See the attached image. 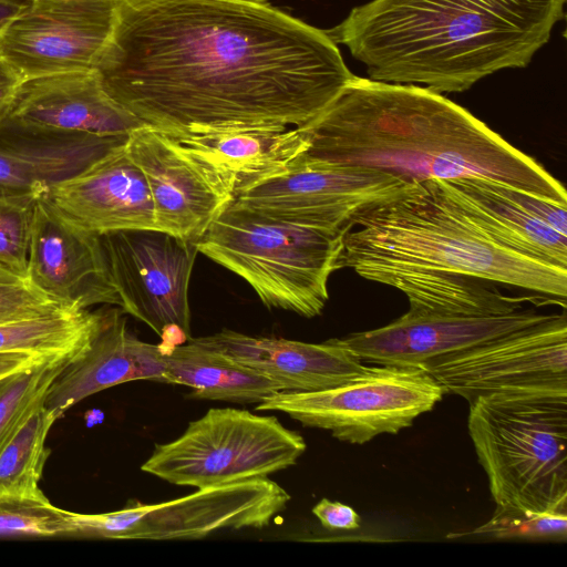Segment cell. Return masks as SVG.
<instances>
[{"instance_id": "cell-1", "label": "cell", "mask_w": 567, "mask_h": 567, "mask_svg": "<svg viewBox=\"0 0 567 567\" xmlns=\"http://www.w3.org/2000/svg\"><path fill=\"white\" fill-rule=\"evenodd\" d=\"M95 71L166 134L299 127L353 79L337 43L267 0H120Z\"/></svg>"}, {"instance_id": "cell-2", "label": "cell", "mask_w": 567, "mask_h": 567, "mask_svg": "<svg viewBox=\"0 0 567 567\" xmlns=\"http://www.w3.org/2000/svg\"><path fill=\"white\" fill-rule=\"evenodd\" d=\"M298 128L310 158L377 169L405 184L484 177L567 207L564 186L538 162L427 87L354 75Z\"/></svg>"}, {"instance_id": "cell-3", "label": "cell", "mask_w": 567, "mask_h": 567, "mask_svg": "<svg viewBox=\"0 0 567 567\" xmlns=\"http://www.w3.org/2000/svg\"><path fill=\"white\" fill-rule=\"evenodd\" d=\"M566 0H372L326 30L374 81L463 92L525 68L550 39Z\"/></svg>"}, {"instance_id": "cell-4", "label": "cell", "mask_w": 567, "mask_h": 567, "mask_svg": "<svg viewBox=\"0 0 567 567\" xmlns=\"http://www.w3.org/2000/svg\"><path fill=\"white\" fill-rule=\"evenodd\" d=\"M338 269L398 288L473 278L534 291L566 307L567 268L514 251L486 234L451 198L442 179L405 184L358 210Z\"/></svg>"}, {"instance_id": "cell-5", "label": "cell", "mask_w": 567, "mask_h": 567, "mask_svg": "<svg viewBox=\"0 0 567 567\" xmlns=\"http://www.w3.org/2000/svg\"><path fill=\"white\" fill-rule=\"evenodd\" d=\"M468 404L494 514L567 512V392L488 394Z\"/></svg>"}, {"instance_id": "cell-6", "label": "cell", "mask_w": 567, "mask_h": 567, "mask_svg": "<svg viewBox=\"0 0 567 567\" xmlns=\"http://www.w3.org/2000/svg\"><path fill=\"white\" fill-rule=\"evenodd\" d=\"M348 230L302 226L233 200L196 246L246 280L266 307L312 318L329 299L328 280L339 270Z\"/></svg>"}, {"instance_id": "cell-7", "label": "cell", "mask_w": 567, "mask_h": 567, "mask_svg": "<svg viewBox=\"0 0 567 567\" xmlns=\"http://www.w3.org/2000/svg\"><path fill=\"white\" fill-rule=\"evenodd\" d=\"M307 444L274 415L213 408L177 439L155 444L141 470L196 489L264 478L297 463Z\"/></svg>"}, {"instance_id": "cell-8", "label": "cell", "mask_w": 567, "mask_h": 567, "mask_svg": "<svg viewBox=\"0 0 567 567\" xmlns=\"http://www.w3.org/2000/svg\"><path fill=\"white\" fill-rule=\"evenodd\" d=\"M289 493L268 477L196 489L162 503L128 501L117 511L70 512L68 537L94 539L195 540L221 529L269 526Z\"/></svg>"}, {"instance_id": "cell-9", "label": "cell", "mask_w": 567, "mask_h": 567, "mask_svg": "<svg viewBox=\"0 0 567 567\" xmlns=\"http://www.w3.org/2000/svg\"><path fill=\"white\" fill-rule=\"evenodd\" d=\"M444 392L422 368L371 365L360 377L320 391H278L257 412H281L307 427L331 432L339 441L364 444L396 434L434 409Z\"/></svg>"}, {"instance_id": "cell-10", "label": "cell", "mask_w": 567, "mask_h": 567, "mask_svg": "<svg viewBox=\"0 0 567 567\" xmlns=\"http://www.w3.org/2000/svg\"><path fill=\"white\" fill-rule=\"evenodd\" d=\"M424 369L444 394L467 402L488 394L567 392V320L553 316L466 350L437 358Z\"/></svg>"}, {"instance_id": "cell-11", "label": "cell", "mask_w": 567, "mask_h": 567, "mask_svg": "<svg viewBox=\"0 0 567 567\" xmlns=\"http://www.w3.org/2000/svg\"><path fill=\"white\" fill-rule=\"evenodd\" d=\"M123 312L159 337L169 327L190 338L188 286L195 243L157 229H124L100 235Z\"/></svg>"}, {"instance_id": "cell-12", "label": "cell", "mask_w": 567, "mask_h": 567, "mask_svg": "<svg viewBox=\"0 0 567 567\" xmlns=\"http://www.w3.org/2000/svg\"><path fill=\"white\" fill-rule=\"evenodd\" d=\"M126 148L150 187L157 230L196 244L235 198L227 172L162 131L136 128Z\"/></svg>"}, {"instance_id": "cell-13", "label": "cell", "mask_w": 567, "mask_h": 567, "mask_svg": "<svg viewBox=\"0 0 567 567\" xmlns=\"http://www.w3.org/2000/svg\"><path fill=\"white\" fill-rule=\"evenodd\" d=\"M120 0L27 1L0 30V53L24 79L95 70Z\"/></svg>"}, {"instance_id": "cell-14", "label": "cell", "mask_w": 567, "mask_h": 567, "mask_svg": "<svg viewBox=\"0 0 567 567\" xmlns=\"http://www.w3.org/2000/svg\"><path fill=\"white\" fill-rule=\"evenodd\" d=\"M404 185L377 169L323 162L303 154L291 168L241 192L234 202L307 227L351 229L358 210Z\"/></svg>"}, {"instance_id": "cell-15", "label": "cell", "mask_w": 567, "mask_h": 567, "mask_svg": "<svg viewBox=\"0 0 567 567\" xmlns=\"http://www.w3.org/2000/svg\"><path fill=\"white\" fill-rule=\"evenodd\" d=\"M551 316L524 308L495 316L444 315L409 308L384 327L337 339L362 361L423 368L437 358L537 324Z\"/></svg>"}, {"instance_id": "cell-16", "label": "cell", "mask_w": 567, "mask_h": 567, "mask_svg": "<svg viewBox=\"0 0 567 567\" xmlns=\"http://www.w3.org/2000/svg\"><path fill=\"white\" fill-rule=\"evenodd\" d=\"M27 278L72 310L121 305L100 235L66 219L44 194L35 205Z\"/></svg>"}, {"instance_id": "cell-17", "label": "cell", "mask_w": 567, "mask_h": 567, "mask_svg": "<svg viewBox=\"0 0 567 567\" xmlns=\"http://www.w3.org/2000/svg\"><path fill=\"white\" fill-rule=\"evenodd\" d=\"M442 183L451 198L494 240L567 268V207L484 177H457Z\"/></svg>"}, {"instance_id": "cell-18", "label": "cell", "mask_w": 567, "mask_h": 567, "mask_svg": "<svg viewBox=\"0 0 567 567\" xmlns=\"http://www.w3.org/2000/svg\"><path fill=\"white\" fill-rule=\"evenodd\" d=\"M44 195L66 219L97 235L156 229L150 187L126 143L80 174L49 186Z\"/></svg>"}, {"instance_id": "cell-19", "label": "cell", "mask_w": 567, "mask_h": 567, "mask_svg": "<svg viewBox=\"0 0 567 567\" xmlns=\"http://www.w3.org/2000/svg\"><path fill=\"white\" fill-rule=\"evenodd\" d=\"M118 309L102 310L97 329L58 375L44 406L63 414L84 399L132 381L165 383L164 350L132 334Z\"/></svg>"}, {"instance_id": "cell-20", "label": "cell", "mask_w": 567, "mask_h": 567, "mask_svg": "<svg viewBox=\"0 0 567 567\" xmlns=\"http://www.w3.org/2000/svg\"><path fill=\"white\" fill-rule=\"evenodd\" d=\"M194 340L274 380L281 391L330 389L360 377L371 367L337 338L309 343L223 329Z\"/></svg>"}, {"instance_id": "cell-21", "label": "cell", "mask_w": 567, "mask_h": 567, "mask_svg": "<svg viewBox=\"0 0 567 567\" xmlns=\"http://www.w3.org/2000/svg\"><path fill=\"white\" fill-rule=\"evenodd\" d=\"M9 117L42 128L128 136L144 126L103 89L95 70L24 79Z\"/></svg>"}, {"instance_id": "cell-22", "label": "cell", "mask_w": 567, "mask_h": 567, "mask_svg": "<svg viewBox=\"0 0 567 567\" xmlns=\"http://www.w3.org/2000/svg\"><path fill=\"white\" fill-rule=\"evenodd\" d=\"M171 136L227 172L235 182V197L291 168L309 147L298 127L286 126H243Z\"/></svg>"}, {"instance_id": "cell-23", "label": "cell", "mask_w": 567, "mask_h": 567, "mask_svg": "<svg viewBox=\"0 0 567 567\" xmlns=\"http://www.w3.org/2000/svg\"><path fill=\"white\" fill-rule=\"evenodd\" d=\"M164 374L165 383L189 386L193 400L258 404L281 391L274 380L192 337L165 351Z\"/></svg>"}, {"instance_id": "cell-24", "label": "cell", "mask_w": 567, "mask_h": 567, "mask_svg": "<svg viewBox=\"0 0 567 567\" xmlns=\"http://www.w3.org/2000/svg\"><path fill=\"white\" fill-rule=\"evenodd\" d=\"M102 310L63 311L0 324V353L74 355L97 329Z\"/></svg>"}, {"instance_id": "cell-25", "label": "cell", "mask_w": 567, "mask_h": 567, "mask_svg": "<svg viewBox=\"0 0 567 567\" xmlns=\"http://www.w3.org/2000/svg\"><path fill=\"white\" fill-rule=\"evenodd\" d=\"M60 416L37 408L0 450V495L45 497L39 483L51 454L47 437Z\"/></svg>"}, {"instance_id": "cell-26", "label": "cell", "mask_w": 567, "mask_h": 567, "mask_svg": "<svg viewBox=\"0 0 567 567\" xmlns=\"http://www.w3.org/2000/svg\"><path fill=\"white\" fill-rule=\"evenodd\" d=\"M74 355L47 357L0 379V450L28 416L44 404L50 386Z\"/></svg>"}, {"instance_id": "cell-27", "label": "cell", "mask_w": 567, "mask_h": 567, "mask_svg": "<svg viewBox=\"0 0 567 567\" xmlns=\"http://www.w3.org/2000/svg\"><path fill=\"white\" fill-rule=\"evenodd\" d=\"M69 516L47 496L0 495V536L68 537Z\"/></svg>"}, {"instance_id": "cell-28", "label": "cell", "mask_w": 567, "mask_h": 567, "mask_svg": "<svg viewBox=\"0 0 567 567\" xmlns=\"http://www.w3.org/2000/svg\"><path fill=\"white\" fill-rule=\"evenodd\" d=\"M39 196L0 195V267L24 278Z\"/></svg>"}, {"instance_id": "cell-29", "label": "cell", "mask_w": 567, "mask_h": 567, "mask_svg": "<svg viewBox=\"0 0 567 567\" xmlns=\"http://www.w3.org/2000/svg\"><path fill=\"white\" fill-rule=\"evenodd\" d=\"M76 311L49 297L28 278L0 267V324Z\"/></svg>"}, {"instance_id": "cell-30", "label": "cell", "mask_w": 567, "mask_h": 567, "mask_svg": "<svg viewBox=\"0 0 567 567\" xmlns=\"http://www.w3.org/2000/svg\"><path fill=\"white\" fill-rule=\"evenodd\" d=\"M474 534L499 539H561L567 536V512L535 515L494 514Z\"/></svg>"}, {"instance_id": "cell-31", "label": "cell", "mask_w": 567, "mask_h": 567, "mask_svg": "<svg viewBox=\"0 0 567 567\" xmlns=\"http://www.w3.org/2000/svg\"><path fill=\"white\" fill-rule=\"evenodd\" d=\"M47 189L48 184L35 165L0 141V195H42Z\"/></svg>"}, {"instance_id": "cell-32", "label": "cell", "mask_w": 567, "mask_h": 567, "mask_svg": "<svg viewBox=\"0 0 567 567\" xmlns=\"http://www.w3.org/2000/svg\"><path fill=\"white\" fill-rule=\"evenodd\" d=\"M312 514L330 530H351L360 526V517L352 507L328 498L318 502L312 508Z\"/></svg>"}, {"instance_id": "cell-33", "label": "cell", "mask_w": 567, "mask_h": 567, "mask_svg": "<svg viewBox=\"0 0 567 567\" xmlns=\"http://www.w3.org/2000/svg\"><path fill=\"white\" fill-rule=\"evenodd\" d=\"M22 81L20 73L0 53V122L9 114Z\"/></svg>"}, {"instance_id": "cell-34", "label": "cell", "mask_w": 567, "mask_h": 567, "mask_svg": "<svg viewBox=\"0 0 567 567\" xmlns=\"http://www.w3.org/2000/svg\"><path fill=\"white\" fill-rule=\"evenodd\" d=\"M52 355H39L28 352H3L0 353V379L27 369L43 358Z\"/></svg>"}, {"instance_id": "cell-35", "label": "cell", "mask_w": 567, "mask_h": 567, "mask_svg": "<svg viewBox=\"0 0 567 567\" xmlns=\"http://www.w3.org/2000/svg\"><path fill=\"white\" fill-rule=\"evenodd\" d=\"M24 3L20 0H0V30Z\"/></svg>"}, {"instance_id": "cell-36", "label": "cell", "mask_w": 567, "mask_h": 567, "mask_svg": "<svg viewBox=\"0 0 567 567\" xmlns=\"http://www.w3.org/2000/svg\"><path fill=\"white\" fill-rule=\"evenodd\" d=\"M27 1H32V0H27Z\"/></svg>"}]
</instances>
